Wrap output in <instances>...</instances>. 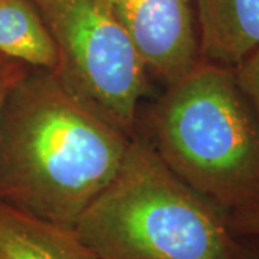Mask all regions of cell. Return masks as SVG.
I'll use <instances>...</instances> for the list:
<instances>
[{"mask_svg":"<svg viewBox=\"0 0 259 259\" xmlns=\"http://www.w3.org/2000/svg\"><path fill=\"white\" fill-rule=\"evenodd\" d=\"M0 54L32 68L55 69V45L30 0H0Z\"/></svg>","mask_w":259,"mask_h":259,"instance_id":"obj_8","label":"cell"},{"mask_svg":"<svg viewBox=\"0 0 259 259\" xmlns=\"http://www.w3.org/2000/svg\"><path fill=\"white\" fill-rule=\"evenodd\" d=\"M0 259H97L74 229L0 202Z\"/></svg>","mask_w":259,"mask_h":259,"instance_id":"obj_7","label":"cell"},{"mask_svg":"<svg viewBox=\"0 0 259 259\" xmlns=\"http://www.w3.org/2000/svg\"><path fill=\"white\" fill-rule=\"evenodd\" d=\"M75 233L97 259H243L228 213L182 182L146 141L131 139L117 175Z\"/></svg>","mask_w":259,"mask_h":259,"instance_id":"obj_2","label":"cell"},{"mask_svg":"<svg viewBox=\"0 0 259 259\" xmlns=\"http://www.w3.org/2000/svg\"><path fill=\"white\" fill-rule=\"evenodd\" d=\"M28 69V65L18 62L9 56L0 54V115L3 110V104L9 94L12 85L18 81L22 74Z\"/></svg>","mask_w":259,"mask_h":259,"instance_id":"obj_10","label":"cell"},{"mask_svg":"<svg viewBox=\"0 0 259 259\" xmlns=\"http://www.w3.org/2000/svg\"><path fill=\"white\" fill-rule=\"evenodd\" d=\"M55 45L51 71L78 101L133 137L148 74L108 0H30Z\"/></svg>","mask_w":259,"mask_h":259,"instance_id":"obj_4","label":"cell"},{"mask_svg":"<svg viewBox=\"0 0 259 259\" xmlns=\"http://www.w3.org/2000/svg\"><path fill=\"white\" fill-rule=\"evenodd\" d=\"M232 72L259 117V51L232 69Z\"/></svg>","mask_w":259,"mask_h":259,"instance_id":"obj_9","label":"cell"},{"mask_svg":"<svg viewBox=\"0 0 259 259\" xmlns=\"http://www.w3.org/2000/svg\"><path fill=\"white\" fill-rule=\"evenodd\" d=\"M148 75L171 85L202 62L193 0H108Z\"/></svg>","mask_w":259,"mask_h":259,"instance_id":"obj_5","label":"cell"},{"mask_svg":"<svg viewBox=\"0 0 259 259\" xmlns=\"http://www.w3.org/2000/svg\"><path fill=\"white\" fill-rule=\"evenodd\" d=\"M131 139L51 71L28 66L0 115V202L74 229L117 175Z\"/></svg>","mask_w":259,"mask_h":259,"instance_id":"obj_1","label":"cell"},{"mask_svg":"<svg viewBox=\"0 0 259 259\" xmlns=\"http://www.w3.org/2000/svg\"><path fill=\"white\" fill-rule=\"evenodd\" d=\"M245 241L243 259H259V236H242Z\"/></svg>","mask_w":259,"mask_h":259,"instance_id":"obj_12","label":"cell"},{"mask_svg":"<svg viewBox=\"0 0 259 259\" xmlns=\"http://www.w3.org/2000/svg\"><path fill=\"white\" fill-rule=\"evenodd\" d=\"M200 58L235 69L259 51V0H193Z\"/></svg>","mask_w":259,"mask_h":259,"instance_id":"obj_6","label":"cell"},{"mask_svg":"<svg viewBox=\"0 0 259 259\" xmlns=\"http://www.w3.org/2000/svg\"><path fill=\"white\" fill-rule=\"evenodd\" d=\"M151 147L194 192L232 213L259 207V117L232 69L200 62L150 112Z\"/></svg>","mask_w":259,"mask_h":259,"instance_id":"obj_3","label":"cell"},{"mask_svg":"<svg viewBox=\"0 0 259 259\" xmlns=\"http://www.w3.org/2000/svg\"><path fill=\"white\" fill-rule=\"evenodd\" d=\"M228 222L238 236H259V207L228 213Z\"/></svg>","mask_w":259,"mask_h":259,"instance_id":"obj_11","label":"cell"}]
</instances>
